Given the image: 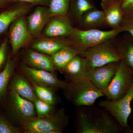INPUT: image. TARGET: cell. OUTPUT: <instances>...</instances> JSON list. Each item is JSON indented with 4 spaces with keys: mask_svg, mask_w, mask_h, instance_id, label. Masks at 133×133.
Masks as SVG:
<instances>
[{
    "mask_svg": "<svg viewBox=\"0 0 133 133\" xmlns=\"http://www.w3.org/2000/svg\"><path fill=\"white\" fill-rule=\"evenodd\" d=\"M64 38H44L33 43L32 48L38 52L51 56L62 48L72 45L69 39Z\"/></svg>",
    "mask_w": 133,
    "mask_h": 133,
    "instance_id": "ac0fdd59",
    "label": "cell"
},
{
    "mask_svg": "<svg viewBox=\"0 0 133 133\" xmlns=\"http://www.w3.org/2000/svg\"><path fill=\"white\" fill-rule=\"evenodd\" d=\"M51 18L44 29V35L48 38L69 37L74 28L67 15L56 16Z\"/></svg>",
    "mask_w": 133,
    "mask_h": 133,
    "instance_id": "7c38bea8",
    "label": "cell"
},
{
    "mask_svg": "<svg viewBox=\"0 0 133 133\" xmlns=\"http://www.w3.org/2000/svg\"><path fill=\"white\" fill-rule=\"evenodd\" d=\"M77 21L79 27L78 28L83 30L98 29L105 26L103 11L96 8L87 12Z\"/></svg>",
    "mask_w": 133,
    "mask_h": 133,
    "instance_id": "ffe728a7",
    "label": "cell"
},
{
    "mask_svg": "<svg viewBox=\"0 0 133 133\" xmlns=\"http://www.w3.org/2000/svg\"><path fill=\"white\" fill-rule=\"evenodd\" d=\"M69 117L64 109L56 110L51 116L44 118L34 117L23 124L24 133H62L69 124Z\"/></svg>",
    "mask_w": 133,
    "mask_h": 133,
    "instance_id": "277c9868",
    "label": "cell"
},
{
    "mask_svg": "<svg viewBox=\"0 0 133 133\" xmlns=\"http://www.w3.org/2000/svg\"><path fill=\"white\" fill-rule=\"evenodd\" d=\"M8 111L15 124L21 126L36 116L34 102L22 97L15 91L10 90Z\"/></svg>",
    "mask_w": 133,
    "mask_h": 133,
    "instance_id": "ba28073f",
    "label": "cell"
},
{
    "mask_svg": "<svg viewBox=\"0 0 133 133\" xmlns=\"http://www.w3.org/2000/svg\"><path fill=\"white\" fill-rule=\"evenodd\" d=\"M51 18L48 7L41 6L36 8L27 18L28 28L33 36H37Z\"/></svg>",
    "mask_w": 133,
    "mask_h": 133,
    "instance_id": "5bb4252c",
    "label": "cell"
},
{
    "mask_svg": "<svg viewBox=\"0 0 133 133\" xmlns=\"http://www.w3.org/2000/svg\"><path fill=\"white\" fill-rule=\"evenodd\" d=\"M85 58L78 55L67 64L63 71L69 81L87 77L88 72Z\"/></svg>",
    "mask_w": 133,
    "mask_h": 133,
    "instance_id": "d6986e66",
    "label": "cell"
},
{
    "mask_svg": "<svg viewBox=\"0 0 133 133\" xmlns=\"http://www.w3.org/2000/svg\"><path fill=\"white\" fill-rule=\"evenodd\" d=\"M120 61L111 63L88 71L87 77L103 94L115 74Z\"/></svg>",
    "mask_w": 133,
    "mask_h": 133,
    "instance_id": "8fae6325",
    "label": "cell"
},
{
    "mask_svg": "<svg viewBox=\"0 0 133 133\" xmlns=\"http://www.w3.org/2000/svg\"><path fill=\"white\" fill-rule=\"evenodd\" d=\"M8 41L5 39L0 45V72L5 66L7 60Z\"/></svg>",
    "mask_w": 133,
    "mask_h": 133,
    "instance_id": "f546056e",
    "label": "cell"
},
{
    "mask_svg": "<svg viewBox=\"0 0 133 133\" xmlns=\"http://www.w3.org/2000/svg\"><path fill=\"white\" fill-rule=\"evenodd\" d=\"M38 99L55 105L58 102L56 90L52 88L32 84Z\"/></svg>",
    "mask_w": 133,
    "mask_h": 133,
    "instance_id": "d4e9b609",
    "label": "cell"
},
{
    "mask_svg": "<svg viewBox=\"0 0 133 133\" xmlns=\"http://www.w3.org/2000/svg\"><path fill=\"white\" fill-rule=\"evenodd\" d=\"M10 3L9 0H0V8Z\"/></svg>",
    "mask_w": 133,
    "mask_h": 133,
    "instance_id": "d6a6232c",
    "label": "cell"
},
{
    "mask_svg": "<svg viewBox=\"0 0 133 133\" xmlns=\"http://www.w3.org/2000/svg\"><path fill=\"white\" fill-rule=\"evenodd\" d=\"M79 55L78 51L72 45L66 46L59 50L51 56L55 70L63 74L67 64Z\"/></svg>",
    "mask_w": 133,
    "mask_h": 133,
    "instance_id": "7402d4cb",
    "label": "cell"
},
{
    "mask_svg": "<svg viewBox=\"0 0 133 133\" xmlns=\"http://www.w3.org/2000/svg\"><path fill=\"white\" fill-rule=\"evenodd\" d=\"M122 1V0H101L100 5L104 15L105 26L111 29H119L124 17Z\"/></svg>",
    "mask_w": 133,
    "mask_h": 133,
    "instance_id": "4fadbf2b",
    "label": "cell"
},
{
    "mask_svg": "<svg viewBox=\"0 0 133 133\" xmlns=\"http://www.w3.org/2000/svg\"><path fill=\"white\" fill-rule=\"evenodd\" d=\"M79 55L85 58L88 71L122 59L116 48L115 37L87 49Z\"/></svg>",
    "mask_w": 133,
    "mask_h": 133,
    "instance_id": "3957f363",
    "label": "cell"
},
{
    "mask_svg": "<svg viewBox=\"0 0 133 133\" xmlns=\"http://www.w3.org/2000/svg\"><path fill=\"white\" fill-rule=\"evenodd\" d=\"M24 62L28 66L39 70L55 72V70L51 56L29 49L26 51Z\"/></svg>",
    "mask_w": 133,
    "mask_h": 133,
    "instance_id": "2e32d148",
    "label": "cell"
},
{
    "mask_svg": "<svg viewBox=\"0 0 133 133\" xmlns=\"http://www.w3.org/2000/svg\"><path fill=\"white\" fill-rule=\"evenodd\" d=\"M122 32L129 33L133 38V18L123 17L119 27Z\"/></svg>",
    "mask_w": 133,
    "mask_h": 133,
    "instance_id": "f1b7e54d",
    "label": "cell"
},
{
    "mask_svg": "<svg viewBox=\"0 0 133 133\" xmlns=\"http://www.w3.org/2000/svg\"><path fill=\"white\" fill-rule=\"evenodd\" d=\"M11 2H23L33 5H39L49 7L51 0H9Z\"/></svg>",
    "mask_w": 133,
    "mask_h": 133,
    "instance_id": "1f68e13d",
    "label": "cell"
},
{
    "mask_svg": "<svg viewBox=\"0 0 133 133\" xmlns=\"http://www.w3.org/2000/svg\"><path fill=\"white\" fill-rule=\"evenodd\" d=\"M33 5L22 3L0 13V35L7 30L11 24L28 12Z\"/></svg>",
    "mask_w": 133,
    "mask_h": 133,
    "instance_id": "e0dca14e",
    "label": "cell"
},
{
    "mask_svg": "<svg viewBox=\"0 0 133 133\" xmlns=\"http://www.w3.org/2000/svg\"><path fill=\"white\" fill-rule=\"evenodd\" d=\"M133 83V72L121 60L115 74L103 94L108 99L117 100L126 95Z\"/></svg>",
    "mask_w": 133,
    "mask_h": 133,
    "instance_id": "52a82bcc",
    "label": "cell"
},
{
    "mask_svg": "<svg viewBox=\"0 0 133 133\" xmlns=\"http://www.w3.org/2000/svg\"><path fill=\"white\" fill-rule=\"evenodd\" d=\"M8 89L15 91L22 97L34 102L37 99L35 92L32 84L23 74L12 75Z\"/></svg>",
    "mask_w": 133,
    "mask_h": 133,
    "instance_id": "9a60e30c",
    "label": "cell"
},
{
    "mask_svg": "<svg viewBox=\"0 0 133 133\" xmlns=\"http://www.w3.org/2000/svg\"><path fill=\"white\" fill-rule=\"evenodd\" d=\"M122 32L119 28L105 31L99 29L83 30L74 28L69 37L79 55L84 50L114 38Z\"/></svg>",
    "mask_w": 133,
    "mask_h": 133,
    "instance_id": "5b68a950",
    "label": "cell"
},
{
    "mask_svg": "<svg viewBox=\"0 0 133 133\" xmlns=\"http://www.w3.org/2000/svg\"><path fill=\"white\" fill-rule=\"evenodd\" d=\"M116 48L121 60L133 72V38L131 35L115 37Z\"/></svg>",
    "mask_w": 133,
    "mask_h": 133,
    "instance_id": "44dd1931",
    "label": "cell"
},
{
    "mask_svg": "<svg viewBox=\"0 0 133 133\" xmlns=\"http://www.w3.org/2000/svg\"><path fill=\"white\" fill-rule=\"evenodd\" d=\"M21 69L22 74L32 84L49 87L56 90L64 91L69 87V82L59 79L55 72L34 69L25 64L22 65Z\"/></svg>",
    "mask_w": 133,
    "mask_h": 133,
    "instance_id": "9c48e42d",
    "label": "cell"
},
{
    "mask_svg": "<svg viewBox=\"0 0 133 133\" xmlns=\"http://www.w3.org/2000/svg\"><path fill=\"white\" fill-rule=\"evenodd\" d=\"M122 9L124 17L133 18V0H122Z\"/></svg>",
    "mask_w": 133,
    "mask_h": 133,
    "instance_id": "4dcf8cb0",
    "label": "cell"
},
{
    "mask_svg": "<svg viewBox=\"0 0 133 133\" xmlns=\"http://www.w3.org/2000/svg\"><path fill=\"white\" fill-rule=\"evenodd\" d=\"M133 100V83L126 95L117 100L108 99L101 101L99 106L109 112L118 123L122 131L127 133L133 131L128 124V120L132 112L131 102Z\"/></svg>",
    "mask_w": 133,
    "mask_h": 133,
    "instance_id": "8992f818",
    "label": "cell"
},
{
    "mask_svg": "<svg viewBox=\"0 0 133 133\" xmlns=\"http://www.w3.org/2000/svg\"><path fill=\"white\" fill-rule=\"evenodd\" d=\"M80 107L76 120L78 133H119L122 129L109 112L101 107Z\"/></svg>",
    "mask_w": 133,
    "mask_h": 133,
    "instance_id": "6da1fadb",
    "label": "cell"
},
{
    "mask_svg": "<svg viewBox=\"0 0 133 133\" xmlns=\"http://www.w3.org/2000/svg\"><path fill=\"white\" fill-rule=\"evenodd\" d=\"M15 64V59L8 57L5 66L0 72V102L6 96L10 81L14 74Z\"/></svg>",
    "mask_w": 133,
    "mask_h": 133,
    "instance_id": "603a6c76",
    "label": "cell"
},
{
    "mask_svg": "<svg viewBox=\"0 0 133 133\" xmlns=\"http://www.w3.org/2000/svg\"><path fill=\"white\" fill-rule=\"evenodd\" d=\"M27 25V21L23 16L15 21L10 26L9 38L12 53L15 54L21 48L27 45L32 39Z\"/></svg>",
    "mask_w": 133,
    "mask_h": 133,
    "instance_id": "30bf717a",
    "label": "cell"
},
{
    "mask_svg": "<svg viewBox=\"0 0 133 133\" xmlns=\"http://www.w3.org/2000/svg\"><path fill=\"white\" fill-rule=\"evenodd\" d=\"M35 108L36 117L44 118L52 115L56 110L55 105L38 99H36L34 102Z\"/></svg>",
    "mask_w": 133,
    "mask_h": 133,
    "instance_id": "4316f807",
    "label": "cell"
},
{
    "mask_svg": "<svg viewBox=\"0 0 133 133\" xmlns=\"http://www.w3.org/2000/svg\"><path fill=\"white\" fill-rule=\"evenodd\" d=\"M69 87L65 91L67 98L76 106L94 105L99 98L104 96L87 77L68 81Z\"/></svg>",
    "mask_w": 133,
    "mask_h": 133,
    "instance_id": "7a4b0ae2",
    "label": "cell"
},
{
    "mask_svg": "<svg viewBox=\"0 0 133 133\" xmlns=\"http://www.w3.org/2000/svg\"><path fill=\"white\" fill-rule=\"evenodd\" d=\"M70 1L71 0H51L48 8L51 17L67 15Z\"/></svg>",
    "mask_w": 133,
    "mask_h": 133,
    "instance_id": "484cf974",
    "label": "cell"
},
{
    "mask_svg": "<svg viewBox=\"0 0 133 133\" xmlns=\"http://www.w3.org/2000/svg\"><path fill=\"white\" fill-rule=\"evenodd\" d=\"M21 130L8 119L0 115V133H20Z\"/></svg>",
    "mask_w": 133,
    "mask_h": 133,
    "instance_id": "83f0119b",
    "label": "cell"
},
{
    "mask_svg": "<svg viewBox=\"0 0 133 133\" xmlns=\"http://www.w3.org/2000/svg\"><path fill=\"white\" fill-rule=\"evenodd\" d=\"M95 8L93 0H71L69 10L72 16L78 20L84 14Z\"/></svg>",
    "mask_w": 133,
    "mask_h": 133,
    "instance_id": "cb8c5ba5",
    "label": "cell"
}]
</instances>
